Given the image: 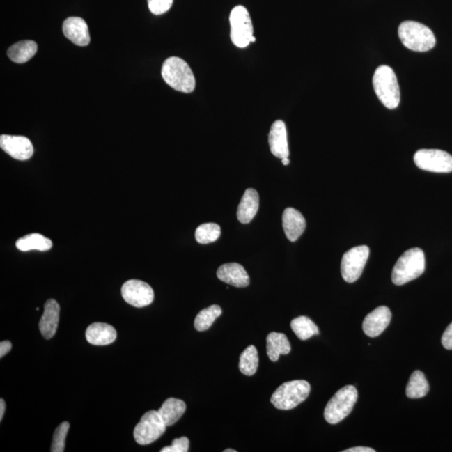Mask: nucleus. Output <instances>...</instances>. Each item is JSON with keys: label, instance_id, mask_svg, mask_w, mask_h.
Listing matches in <instances>:
<instances>
[{"label": "nucleus", "instance_id": "1", "mask_svg": "<svg viewBox=\"0 0 452 452\" xmlns=\"http://www.w3.org/2000/svg\"><path fill=\"white\" fill-rule=\"evenodd\" d=\"M162 77L178 92L190 93L196 88V78L187 62L180 57L172 56L164 62Z\"/></svg>", "mask_w": 452, "mask_h": 452}, {"label": "nucleus", "instance_id": "2", "mask_svg": "<svg viewBox=\"0 0 452 452\" xmlns=\"http://www.w3.org/2000/svg\"><path fill=\"white\" fill-rule=\"evenodd\" d=\"M373 86L382 104L388 109H396L400 105V90L396 75L389 65H380L373 77Z\"/></svg>", "mask_w": 452, "mask_h": 452}, {"label": "nucleus", "instance_id": "3", "mask_svg": "<svg viewBox=\"0 0 452 452\" xmlns=\"http://www.w3.org/2000/svg\"><path fill=\"white\" fill-rule=\"evenodd\" d=\"M426 258L421 248H412L406 251L397 260L392 271V281L402 286L418 279L424 273Z\"/></svg>", "mask_w": 452, "mask_h": 452}, {"label": "nucleus", "instance_id": "4", "mask_svg": "<svg viewBox=\"0 0 452 452\" xmlns=\"http://www.w3.org/2000/svg\"><path fill=\"white\" fill-rule=\"evenodd\" d=\"M398 35L402 44L413 52H429L437 44L434 33L430 28L421 23L410 20L400 24Z\"/></svg>", "mask_w": 452, "mask_h": 452}, {"label": "nucleus", "instance_id": "5", "mask_svg": "<svg viewBox=\"0 0 452 452\" xmlns=\"http://www.w3.org/2000/svg\"><path fill=\"white\" fill-rule=\"evenodd\" d=\"M311 387L306 380H293L286 382L272 393L271 402L276 409L292 410L306 400Z\"/></svg>", "mask_w": 452, "mask_h": 452}, {"label": "nucleus", "instance_id": "6", "mask_svg": "<svg viewBox=\"0 0 452 452\" xmlns=\"http://www.w3.org/2000/svg\"><path fill=\"white\" fill-rule=\"evenodd\" d=\"M358 400V391L352 385H347L331 398L325 410V418L329 424L341 422L350 414Z\"/></svg>", "mask_w": 452, "mask_h": 452}, {"label": "nucleus", "instance_id": "7", "mask_svg": "<svg viewBox=\"0 0 452 452\" xmlns=\"http://www.w3.org/2000/svg\"><path fill=\"white\" fill-rule=\"evenodd\" d=\"M231 38L239 48H246L251 43L253 26L247 8L235 6L230 15Z\"/></svg>", "mask_w": 452, "mask_h": 452}, {"label": "nucleus", "instance_id": "8", "mask_svg": "<svg viewBox=\"0 0 452 452\" xmlns=\"http://www.w3.org/2000/svg\"><path fill=\"white\" fill-rule=\"evenodd\" d=\"M166 426L157 410H150L141 418L139 424L135 426L134 435L135 441L139 445H148L157 441L163 435Z\"/></svg>", "mask_w": 452, "mask_h": 452}, {"label": "nucleus", "instance_id": "9", "mask_svg": "<svg viewBox=\"0 0 452 452\" xmlns=\"http://www.w3.org/2000/svg\"><path fill=\"white\" fill-rule=\"evenodd\" d=\"M414 164L419 169L433 173L452 172V156L439 149H421L414 155Z\"/></svg>", "mask_w": 452, "mask_h": 452}, {"label": "nucleus", "instance_id": "10", "mask_svg": "<svg viewBox=\"0 0 452 452\" xmlns=\"http://www.w3.org/2000/svg\"><path fill=\"white\" fill-rule=\"evenodd\" d=\"M370 256V248L359 246L344 253L341 261V273L344 281L354 283L362 275Z\"/></svg>", "mask_w": 452, "mask_h": 452}, {"label": "nucleus", "instance_id": "11", "mask_svg": "<svg viewBox=\"0 0 452 452\" xmlns=\"http://www.w3.org/2000/svg\"><path fill=\"white\" fill-rule=\"evenodd\" d=\"M122 296L128 304L135 308H144L155 299V293L148 283L140 280H130L122 287Z\"/></svg>", "mask_w": 452, "mask_h": 452}, {"label": "nucleus", "instance_id": "12", "mask_svg": "<svg viewBox=\"0 0 452 452\" xmlns=\"http://www.w3.org/2000/svg\"><path fill=\"white\" fill-rule=\"evenodd\" d=\"M0 148L15 159L24 161L34 153L31 140L24 136L1 135Z\"/></svg>", "mask_w": 452, "mask_h": 452}, {"label": "nucleus", "instance_id": "13", "mask_svg": "<svg viewBox=\"0 0 452 452\" xmlns=\"http://www.w3.org/2000/svg\"><path fill=\"white\" fill-rule=\"evenodd\" d=\"M392 314L387 306H381L368 313L363 322L364 334L371 338L378 337L389 326Z\"/></svg>", "mask_w": 452, "mask_h": 452}, {"label": "nucleus", "instance_id": "14", "mask_svg": "<svg viewBox=\"0 0 452 452\" xmlns=\"http://www.w3.org/2000/svg\"><path fill=\"white\" fill-rule=\"evenodd\" d=\"M268 142L273 155L281 159L288 157L287 128H286L285 123L281 120H277L272 124L271 130H270Z\"/></svg>", "mask_w": 452, "mask_h": 452}, {"label": "nucleus", "instance_id": "15", "mask_svg": "<svg viewBox=\"0 0 452 452\" xmlns=\"http://www.w3.org/2000/svg\"><path fill=\"white\" fill-rule=\"evenodd\" d=\"M66 38L78 47H86L90 43L89 29L84 20L80 17L66 19L62 26Z\"/></svg>", "mask_w": 452, "mask_h": 452}, {"label": "nucleus", "instance_id": "16", "mask_svg": "<svg viewBox=\"0 0 452 452\" xmlns=\"http://www.w3.org/2000/svg\"><path fill=\"white\" fill-rule=\"evenodd\" d=\"M60 305L56 300L49 299L45 304L42 317L39 322V329L43 338L51 339L55 336L60 318Z\"/></svg>", "mask_w": 452, "mask_h": 452}, {"label": "nucleus", "instance_id": "17", "mask_svg": "<svg viewBox=\"0 0 452 452\" xmlns=\"http://www.w3.org/2000/svg\"><path fill=\"white\" fill-rule=\"evenodd\" d=\"M217 277L219 280L233 286L235 288H246L250 284L246 270L238 263H227L219 267L217 271Z\"/></svg>", "mask_w": 452, "mask_h": 452}, {"label": "nucleus", "instance_id": "18", "mask_svg": "<svg viewBox=\"0 0 452 452\" xmlns=\"http://www.w3.org/2000/svg\"><path fill=\"white\" fill-rule=\"evenodd\" d=\"M283 230L290 242H294L299 239L306 229V219L300 211L287 208L283 215Z\"/></svg>", "mask_w": 452, "mask_h": 452}, {"label": "nucleus", "instance_id": "19", "mask_svg": "<svg viewBox=\"0 0 452 452\" xmlns=\"http://www.w3.org/2000/svg\"><path fill=\"white\" fill-rule=\"evenodd\" d=\"M86 338L87 342L93 345H109L117 338V331L107 323L94 322L87 327Z\"/></svg>", "mask_w": 452, "mask_h": 452}, {"label": "nucleus", "instance_id": "20", "mask_svg": "<svg viewBox=\"0 0 452 452\" xmlns=\"http://www.w3.org/2000/svg\"><path fill=\"white\" fill-rule=\"evenodd\" d=\"M259 210V194L254 189L244 192L237 210V218L242 224L250 223Z\"/></svg>", "mask_w": 452, "mask_h": 452}, {"label": "nucleus", "instance_id": "21", "mask_svg": "<svg viewBox=\"0 0 452 452\" xmlns=\"http://www.w3.org/2000/svg\"><path fill=\"white\" fill-rule=\"evenodd\" d=\"M291 352V344L283 334H269L267 338V352L270 360L276 362L281 354L287 355Z\"/></svg>", "mask_w": 452, "mask_h": 452}, {"label": "nucleus", "instance_id": "22", "mask_svg": "<svg viewBox=\"0 0 452 452\" xmlns=\"http://www.w3.org/2000/svg\"><path fill=\"white\" fill-rule=\"evenodd\" d=\"M186 410V405L183 400L176 399V398H169L164 402L161 408L157 410L162 420L167 426H173L180 420Z\"/></svg>", "mask_w": 452, "mask_h": 452}, {"label": "nucleus", "instance_id": "23", "mask_svg": "<svg viewBox=\"0 0 452 452\" xmlns=\"http://www.w3.org/2000/svg\"><path fill=\"white\" fill-rule=\"evenodd\" d=\"M37 44L33 40L20 41L8 49V56L15 63L23 64L30 61L37 52Z\"/></svg>", "mask_w": 452, "mask_h": 452}, {"label": "nucleus", "instance_id": "24", "mask_svg": "<svg viewBox=\"0 0 452 452\" xmlns=\"http://www.w3.org/2000/svg\"><path fill=\"white\" fill-rule=\"evenodd\" d=\"M16 247L20 251H29L37 250L40 251H47L52 248V240L45 236L34 233L24 236L16 242Z\"/></svg>", "mask_w": 452, "mask_h": 452}, {"label": "nucleus", "instance_id": "25", "mask_svg": "<svg viewBox=\"0 0 452 452\" xmlns=\"http://www.w3.org/2000/svg\"><path fill=\"white\" fill-rule=\"evenodd\" d=\"M428 392L429 384L425 375L420 371H414L406 387V396L410 399H419L426 396Z\"/></svg>", "mask_w": 452, "mask_h": 452}, {"label": "nucleus", "instance_id": "26", "mask_svg": "<svg viewBox=\"0 0 452 452\" xmlns=\"http://www.w3.org/2000/svg\"><path fill=\"white\" fill-rule=\"evenodd\" d=\"M291 327L294 334L302 341L319 334L318 327L308 317L301 316L294 318L291 322Z\"/></svg>", "mask_w": 452, "mask_h": 452}, {"label": "nucleus", "instance_id": "27", "mask_svg": "<svg viewBox=\"0 0 452 452\" xmlns=\"http://www.w3.org/2000/svg\"><path fill=\"white\" fill-rule=\"evenodd\" d=\"M258 366V352L256 347L253 345L247 347L240 357L239 368L240 372L244 375H254Z\"/></svg>", "mask_w": 452, "mask_h": 452}, {"label": "nucleus", "instance_id": "28", "mask_svg": "<svg viewBox=\"0 0 452 452\" xmlns=\"http://www.w3.org/2000/svg\"><path fill=\"white\" fill-rule=\"evenodd\" d=\"M221 313V308L218 305H212L201 310L194 320V327L200 332L208 330Z\"/></svg>", "mask_w": 452, "mask_h": 452}, {"label": "nucleus", "instance_id": "29", "mask_svg": "<svg viewBox=\"0 0 452 452\" xmlns=\"http://www.w3.org/2000/svg\"><path fill=\"white\" fill-rule=\"evenodd\" d=\"M221 233V227L217 224L205 223L197 228L196 239L198 243L210 244L217 242Z\"/></svg>", "mask_w": 452, "mask_h": 452}, {"label": "nucleus", "instance_id": "30", "mask_svg": "<svg viewBox=\"0 0 452 452\" xmlns=\"http://www.w3.org/2000/svg\"><path fill=\"white\" fill-rule=\"evenodd\" d=\"M70 429V424L68 421L62 422L57 427L54 433L52 439V451L63 452L65 451V444L66 435H68Z\"/></svg>", "mask_w": 452, "mask_h": 452}, {"label": "nucleus", "instance_id": "31", "mask_svg": "<svg viewBox=\"0 0 452 452\" xmlns=\"http://www.w3.org/2000/svg\"><path fill=\"white\" fill-rule=\"evenodd\" d=\"M173 2V0H148V6L152 14L161 15L170 10Z\"/></svg>", "mask_w": 452, "mask_h": 452}, {"label": "nucleus", "instance_id": "32", "mask_svg": "<svg viewBox=\"0 0 452 452\" xmlns=\"http://www.w3.org/2000/svg\"><path fill=\"white\" fill-rule=\"evenodd\" d=\"M189 447V441L187 437H183L174 439L172 445L164 447L161 452H187Z\"/></svg>", "mask_w": 452, "mask_h": 452}, {"label": "nucleus", "instance_id": "33", "mask_svg": "<svg viewBox=\"0 0 452 452\" xmlns=\"http://www.w3.org/2000/svg\"><path fill=\"white\" fill-rule=\"evenodd\" d=\"M442 343L444 348H446V350H452V322L447 327L446 331L444 332Z\"/></svg>", "mask_w": 452, "mask_h": 452}, {"label": "nucleus", "instance_id": "34", "mask_svg": "<svg viewBox=\"0 0 452 452\" xmlns=\"http://www.w3.org/2000/svg\"><path fill=\"white\" fill-rule=\"evenodd\" d=\"M12 348V344L10 341H3L0 343V358H3L8 352H10Z\"/></svg>", "mask_w": 452, "mask_h": 452}, {"label": "nucleus", "instance_id": "35", "mask_svg": "<svg viewBox=\"0 0 452 452\" xmlns=\"http://www.w3.org/2000/svg\"><path fill=\"white\" fill-rule=\"evenodd\" d=\"M343 452H375V449L366 446H356L350 448V449L344 450Z\"/></svg>", "mask_w": 452, "mask_h": 452}, {"label": "nucleus", "instance_id": "36", "mask_svg": "<svg viewBox=\"0 0 452 452\" xmlns=\"http://www.w3.org/2000/svg\"><path fill=\"white\" fill-rule=\"evenodd\" d=\"M6 405L5 400H0V421L3 420V414L6 412Z\"/></svg>", "mask_w": 452, "mask_h": 452}, {"label": "nucleus", "instance_id": "37", "mask_svg": "<svg viewBox=\"0 0 452 452\" xmlns=\"http://www.w3.org/2000/svg\"><path fill=\"white\" fill-rule=\"evenodd\" d=\"M281 163H283V164L285 166L288 165L290 164L288 157H284V159H281Z\"/></svg>", "mask_w": 452, "mask_h": 452}, {"label": "nucleus", "instance_id": "38", "mask_svg": "<svg viewBox=\"0 0 452 452\" xmlns=\"http://www.w3.org/2000/svg\"><path fill=\"white\" fill-rule=\"evenodd\" d=\"M224 452H236V451L233 449H226Z\"/></svg>", "mask_w": 452, "mask_h": 452}, {"label": "nucleus", "instance_id": "39", "mask_svg": "<svg viewBox=\"0 0 452 452\" xmlns=\"http://www.w3.org/2000/svg\"><path fill=\"white\" fill-rule=\"evenodd\" d=\"M255 41H256V37H255V36H253V37H252V39H251V42H252V43H253V42H255Z\"/></svg>", "mask_w": 452, "mask_h": 452}]
</instances>
